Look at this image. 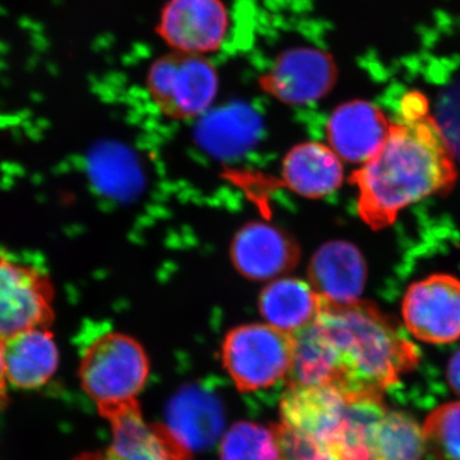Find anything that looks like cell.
I'll use <instances>...</instances> for the list:
<instances>
[{"instance_id":"6da1fadb","label":"cell","mask_w":460,"mask_h":460,"mask_svg":"<svg viewBox=\"0 0 460 460\" xmlns=\"http://www.w3.org/2000/svg\"><path fill=\"white\" fill-rule=\"evenodd\" d=\"M292 338L289 386L332 387L353 399L381 401L420 358L370 302H325L317 319Z\"/></svg>"},{"instance_id":"7a4b0ae2","label":"cell","mask_w":460,"mask_h":460,"mask_svg":"<svg viewBox=\"0 0 460 460\" xmlns=\"http://www.w3.org/2000/svg\"><path fill=\"white\" fill-rule=\"evenodd\" d=\"M401 109L385 144L350 177L358 190L359 217L374 230L392 226L414 202L447 192L458 177L456 157L425 96L408 93Z\"/></svg>"},{"instance_id":"3957f363","label":"cell","mask_w":460,"mask_h":460,"mask_svg":"<svg viewBox=\"0 0 460 460\" xmlns=\"http://www.w3.org/2000/svg\"><path fill=\"white\" fill-rule=\"evenodd\" d=\"M384 411L381 401L348 398L332 387L289 386L277 429L332 460H371V429Z\"/></svg>"},{"instance_id":"277c9868","label":"cell","mask_w":460,"mask_h":460,"mask_svg":"<svg viewBox=\"0 0 460 460\" xmlns=\"http://www.w3.org/2000/svg\"><path fill=\"white\" fill-rule=\"evenodd\" d=\"M150 372L147 354L136 339L107 332L84 348L80 377L86 394L105 420L137 405Z\"/></svg>"},{"instance_id":"5b68a950","label":"cell","mask_w":460,"mask_h":460,"mask_svg":"<svg viewBox=\"0 0 460 460\" xmlns=\"http://www.w3.org/2000/svg\"><path fill=\"white\" fill-rule=\"evenodd\" d=\"M224 367L241 392L269 389L289 376L293 338L268 323L230 330L222 347Z\"/></svg>"},{"instance_id":"8992f818","label":"cell","mask_w":460,"mask_h":460,"mask_svg":"<svg viewBox=\"0 0 460 460\" xmlns=\"http://www.w3.org/2000/svg\"><path fill=\"white\" fill-rule=\"evenodd\" d=\"M146 86L157 108L175 119L204 114L219 90V77L208 57L171 51L148 68Z\"/></svg>"},{"instance_id":"52a82bcc","label":"cell","mask_w":460,"mask_h":460,"mask_svg":"<svg viewBox=\"0 0 460 460\" xmlns=\"http://www.w3.org/2000/svg\"><path fill=\"white\" fill-rule=\"evenodd\" d=\"M56 288L47 272L0 256V341L30 329H49Z\"/></svg>"},{"instance_id":"ba28073f","label":"cell","mask_w":460,"mask_h":460,"mask_svg":"<svg viewBox=\"0 0 460 460\" xmlns=\"http://www.w3.org/2000/svg\"><path fill=\"white\" fill-rule=\"evenodd\" d=\"M402 319L411 334L432 344L460 338V280L435 274L411 284L402 299Z\"/></svg>"},{"instance_id":"9c48e42d","label":"cell","mask_w":460,"mask_h":460,"mask_svg":"<svg viewBox=\"0 0 460 460\" xmlns=\"http://www.w3.org/2000/svg\"><path fill=\"white\" fill-rule=\"evenodd\" d=\"M229 23L223 0H166L157 32L171 51L208 57L223 47Z\"/></svg>"},{"instance_id":"30bf717a","label":"cell","mask_w":460,"mask_h":460,"mask_svg":"<svg viewBox=\"0 0 460 460\" xmlns=\"http://www.w3.org/2000/svg\"><path fill=\"white\" fill-rule=\"evenodd\" d=\"M338 69L326 51L314 48H290L279 54L263 75L266 93L289 105L319 102L337 83Z\"/></svg>"},{"instance_id":"8fae6325","label":"cell","mask_w":460,"mask_h":460,"mask_svg":"<svg viewBox=\"0 0 460 460\" xmlns=\"http://www.w3.org/2000/svg\"><path fill=\"white\" fill-rule=\"evenodd\" d=\"M230 256L239 274L253 280H274L295 269L299 247L278 226L252 223L243 226L232 242Z\"/></svg>"},{"instance_id":"7c38bea8","label":"cell","mask_w":460,"mask_h":460,"mask_svg":"<svg viewBox=\"0 0 460 460\" xmlns=\"http://www.w3.org/2000/svg\"><path fill=\"white\" fill-rule=\"evenodd\" d=\"M392 123L380 108L363 100L339 105L326 124V137L341 160L365 164L385 144Z\"/></svg>"},{"instance_id":"4fadbf2b","label":"cell","mask_w":460,"mask_h":460,"mask_svg":"<svg viewBox=\"0 0 460 460\" xmlns=\"http://www.w3.org/2000/svg\"><path fill=\"white\" fill-rule=\"evenodd\" d=\"M223 428L222 402L213 393L198 386L186 387L172 398L163 426L169 438L190 456L211 447Z\"/></svg>"},{"instance_id":"5bb4252c","label":"cell","mask_w":460,"mask_h":460,"mask_svg":"<svg viewBox=\"0 0 460 460\" xmlns=\"http://www.w3.org/2000/svg\"><path fill=\"white\" fill-rule=\"evenodd\" d=\"M366 280L367 265L361 251L349 242H329L311 259L308 281L326 304L358 302Z\"/></svg>"},{"instance_id":"9a60e30c","label":"cell","mask_w":460,"mask_h":460,"mask_svg":"<svg viewBox=\"0 0 460 460\" xmlns=\"http://www.w3.org/2000/svg\"><path fill=\"white\" fill-rule=\"evenodd\" d=\"M113 443L105 452L87 453L75 460H190L163 428L147 425L140 407L133 405L108 420Z\"/></svg>"},{"instance_id":"2e32d148","label":"cell","mask_w":460,"mask_h":460,"mask_svg":"<svg viewBox=\"0 0 460 460\" xmlns=\"http://www.w3.org/2000/svg\"><path fill=\"white\" fill-rule=\"evenodd\" d=\"M59 363L56 339L49 329H30L3 341V365L8 384L39 389L53 377Z\"/></svg>"},{"instance_id":"e0dca14e","label":"cell","mask_w":460,"mask_h":460,"mask_svg":"<svg viewBox=\"0 0 460 460\" xmlns=\"http://www.w3.org/2000/svg\"><path fill=\"white\" fill-rule=\"evenodd\" d=\"M281 174L288 189L307 199L332 195L344 177L341 157L321 142H304L293 147L284 159Z\"/></svg>"},{"instance_id":"ac0fdd59","label":"cell","mask_w":460,"mask_h":460,"mask_svg":"<svg viewBox=\"0 0 460 460\" xmlns=\"http://www.w3.org/2000/svg\"><path fill=\"white\" fill-rule=\"evenodd\" d=\"M323 304L310 281L290 277L271 280L259 296V311L265 323L289 335L310 326Z\"/></svg>"},{"instance_id":"d6986e66","label":"cell","mask_w":460,"mask_h":460,"mask_svg":"<svg viewBox=\"0 0 460 460\" xmlns=\"http://www.w3.org/2000/svg\"><path fill=\"white\" fill-rule=\"evenodd\" d=\"M425 450L422 428L402 411H385L371 429V460H420Z\"/></svg>"},{"instance_id":"ffe728a7","label":"cell","mask_w":460,"mask_h":460,"mask_svg":"<svg viewBox=\"0 0 460 460\" xmlns=\"http://www.w3.org/2000/svg\"><path fill=\"white\" fill-rule=\"evenodd\" d=\"M222 460H284L277 428L238 422L224 436Z\"/></svg>"},{"instance_id":"44dd1931","label":"cell","mask_w":460,"mask_h":460,"mask_svg":"<svg viewBox=\"0 0 460 460\" xmlns=\"http://www.w3.org/2000/svg\"><path fill=\"white\" fill-rule=\"evenodd\" d=\"M422 429L426 450L435 460H460V402L436 408Z\"/></svg>"},{"instance_id":"7402d4cb","label":"cell","mask_w":460,"mask_h":460,"mask_svg":"<svg viewBox=\"0 0 460 460\" xmlns=\"http://www.w3.org/2000/svg\"><path fill=\"white\" fill-rule=\"evenodd\" d=\"M435 120L454 157L460 159V83L444 93Z\"/></svg>"},{"instance_id":"603a6c76","label":"cell","mask_w":460,"mask_h":460,"mask_svg":"<svg viewBox=\"0 0 460 460\" xmlns=\"http://www.w3.org/2000/svg\"><path fill=\"white\" fill-rule=\"evenodd\" d=\"M447 378L454 393L460 396V349L452 357L447 368Z\"/></svg>"},{"instance_id":"cb8c5ba5","label":"cell","mask_w":460,"mask_h":460,"mask_svg":"<svg viewBox=\"0 0 460 460\" xmlns=\"http://www.w3.org/2000/svg\"><path fill=\"white\" fill-rule=\"evenodd\" d=\"M8 381L5 377L4 365H3V341H0V407L7 402Z\"/></svg>"}]
</instances>
